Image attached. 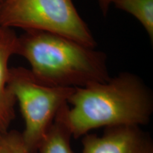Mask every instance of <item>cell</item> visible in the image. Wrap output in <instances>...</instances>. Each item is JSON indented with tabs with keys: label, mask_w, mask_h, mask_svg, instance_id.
Instances as JSON below:
<instances>
[{
	"label": "cell",
	"mask_w": 153,
	"mask_h": 153,
	"mask_svg": "<svg viewBox=\"0 0 153 153\" xmlns=\"http://www.w3.org/2000/svg\"><path fill=\"white\" fill-rule=\"evenodd\" d=\"M68 103L57 118L74 138L100 128L141 127L149 123L153 111L150 89L130 72L75 88Z\"/></svg>",
	"instance_id": "cell-1"
},
{
	"label": "cell",
	"mask_w": 153,
	"mask_h": 153,
	"mask_svg": "<svg viewBox=\"0 0 153 153\" xmlns=\"http://www.w3.org/2000/svg\"><path fill=\"white\" fill-rule=\"evenodd\" d=\"M16 54L26 59L33 76L47 85L80 88L111 77L105 53L58 34L27 31L19 38Z\"/></svg>",
	"instance_id": "cell-2"
},
{
	"label": "cell",
	"mask_w": 153,
	"mask_h": 153,
	"mask_svg": "<svg viewBox=\"0 0 153 153\" xmlns=\"http://www.w3.org/2000/svg\"><path fill=\"white\" fill-rule=\"evenodd\" d=\"M9 88L20 107L24 129L21 133L28 153L38 149L61 108L75 88L45 85L36 79L30 70L10 69Z\"/></svg>",
	"instance_id": "cell-3"
},
{
	"label": "cell",
	"mask_w": 153,
	"mask_h": 153,
	"mask_svg": "<svg viewBox=\"0 0 153 153\" xmlns=\"http://www.w3.org/2000/svg\"><path fill=\"white\" fill-rule=\"evenodd\" d=\"M0 26L58 34L95 48L97 43L72 0H4Z\"/></svg>",
	"instance_id": "cell-4"
},
{
	"label": "cell",
	"mask_w": 153,
	"mask_h": 153,
	"mask_svg": "<svg viewBox=\"0 0 153 153\" xmlns=\"http://www.w3.org/2000/svg\"><path fill=\"white\" fill-rule=\"evenodd\" d=\"M82 153H153L150 135L140 127L106 128L101 135L82 137Z\"/></svg>",
	"instance_id": "cell-5"
},
{
	"label": "cell",
	"mask_w": 153,
	"mask_h": 153,
	"mask_svg": "<svg viewBox=\"0 0 153 153\" xmlns=\"http://www.w3.org/2000/svg\"><path fill=\"white\" fill-rule=\"evenodd\" d=\"M19 37L10 28L0 26V133L9 131L14 118L15 99L9 85L11 57L17 53Z\"/></svg>",
	"instance_id": "cell-6"
},
{
	"label": "cell",
	"mask_w": 153,
	"mask_h": 153,
	"mask_svg": "<svg viewBox=\"0 0 153 153\" xmlns=\"http://www.w3.org/2000/svg\"><path fill=\"white\" fill-rule=\"evenodd\" d=\"M72 135L65 126L56 117L54 123L38 149V153H74Z\"/></svg>",
	"instance_id": "cell-7"
},
{
	"label": "cell",
	"mask_w": 153,
	"mask_h": 153,
	"mask_svg": "<svg viewBox=\"0 0 153 153\" xmlns=\"http://www.w3.org/2000/svg\"><path fill=\"white\" fill-rule=\"evenodd\" d=\"M118 9L133 16L153 40V0H114Z\"/></svg>",
	"instance_id": "cell-8"
},
{
	"label": "cell",
	"mask_w": 153,
	"mask_h": 153,
	"mask_svg": "<svg viewBox=\"0 0 153 153\" xmlns=\"http://www.w3.org/2000/svg\"><path fill=\"white\" fill-rule=\"evenodd\" d=\"M0 153H28L21 133L9 131L0 133Z\"/></svg>",
	"instance_id": "cell-9"
},
{
	"label": "cell",
	"mask_w": 153,
	"mask_h": 153,
	"mask_svg": "<svg viewBox=\"0 0 153 153\" xmlns=\"http://www.w3.org/2000/svg\"><path fill=\"white\" fill-rule=\"evenodd\" d=\"M113 1H114V0H99L101 9L104 14H106L108 7H109V5L113 3Z\"/></svg>",
	"instance_id": "cell-10"
},
{
	"label": "cell",
	"mask_w": 153,
	"mask_h": 153,
	"mask_svg": "<svg viewBox=\"0 0 153 153\" xmlns=\"http://www.w3.org/2000/svg\"><path fill=\"white\" fill-rule=\"evenodd\" d=\"M4 1V0H0V4H1V3H2Z\"/></svg>",
	"instance_id": "cell-11"
},
{
	"label": "cell",
	"mask_w": 153,
	"mask_h": 153,
	"mask_svg": "<svg viewBox=\"0 0 153 153\" xmlns=\"http://www.w3.org/2000/svg\"></svg>",
	"instance_id": "cell-12"
}]
</instances>
